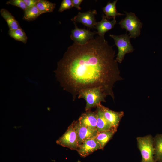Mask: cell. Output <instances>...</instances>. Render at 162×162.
<instances>
[{
	"instance_id": "obj_19",
	"label": "cell",
	"mask_w": 162,
	"mask_h": 162,
	"mask_svg": "<svg viewBox=\"0 0 162 162\" xmlns=\"http://www.w3.org/2000/svg\"><path fill=\"white\" fill-rule=\"evenodd\" d=\"M24 12L22 19L28 21H34L42 14L36 5L32 7L27 8Z\"/></svg>"
},
{
	"instance_id": "obj_18",
	"label": "cell",
	"mask_w": 162,
	"mask_h": 162,
	"mask_svg": "<svg viewBox=\"0 0 162 162\" xmlns=\"http://www.w3.org/2000/svg\"><path fill=\"white\" fill-rule=\"evenodd\" d=\"M155 160L162 162V134H157L154 138Z\"/></svg>"
},
{
	"instance_id": "obj_14",
	"label": "cell",
	"mask_w": 162,
	"mask_h": 162,
	"mask_svg": "<svg viewBox=\"0 0 162 162\" xmlns=\"http://www.w3.org/2000/svg\"><path fill=\"white\" fill-rule=\"evenodd\" d=\"M96 111L97 113L96 128L98 132L106 131L114 128L112 127L106 119L99 106L97 107Z\"/></svg>"
},
{
	"instance_id": "obj_5",
	"label": "cell",
	"mask_w": 162,
	"mask_h": 162,
	"mask_svg": "<svg viewBox=\"0 0 162 162\" xmlns=\"http://www.w3.org/2000/svg\"><path fill=\"white\" fill-rule=\"evenodd\" d=\"M110 36L114 39L118 49L116 59L118 63H121L126 54L132 52L134 50L130 42L131 38L126 33L119 35L110 34Z\"/></svg>"
},
{
	"instance_id": "obj_4",
	"label": "cell",
	"mask_w": 162,
	"mask_h": 162,
	"mask_svg": "<svg viewBox=\"0 0 162 162\" xmlns=\"http://www.w3.org/2000/svg\"><path fill=\"white\" fill-rule=\"evenodd\" d=\"M125 17L119 22L121 28L129 32L130 38H136L140 34L142 24L134 13L124 11Z\"/></svg>"
},
{
	"instance_id": "obj_11",
	"label": "cell",
	"mask_w": 162,
	"mask_h": 162,
	"mask_svg": "<svg viewBox=\"0 0 162 162\" xmlns=\"http://www.w3.org/2000/svg\"><path fill=\"white\" fill-rule=\"evenodd\" d=\"M99 106L104 116L112 127L117 129L121 119L124 115V112L112 110L103 106L101 104Z\"/></svg>"
},
{
	"instance_id": "obj_21",
	"label": "cell",
	"mask_w": 162,
	"mask_h": 162,
	"mask_svg": "<svg viewBox=\"0 0 162 162\" xmlns=\"http://www.w3.org/2000/svg\"><path fill=\"white\" fill-rule=\"evenodd\" d=\"M8 34L10 36L15 40L26 44L28 38L26 34L21 28L14 30H9Z\"/></svg>"
},
{
	"instance_id": "obj_20",
	"label": "cell",
	"mask_w": 162,
	"mask_h": 162,
	"mask_svg": "<svg viewBox=\"0 0 162 162\" xmlns=\"http://www.w3.org/2000/svg\"><path fill=\"white\" fill-rule=\"evenodd\" d=\"M36 6L39 10L43 14L53 12L56 8V4L47 0H39Z\"/></svg>"
},
{
	"instance_id": "obj_8",
	"label": "cell",
	"mask_w": 162,
	"mask_h": 162,
	"mask_svg": "<svg viewBox=\"0 0 162 162\" xmlns=\"http://www.w3.org/2000/svg\"><path fill=\"white\" fill-rule=\"evenodd\" d=\"M97 14L95 10L86 12H79L71 20L74 23H80L88 28H95L97 23L95 16Z\"/></svg>"
},
{
	"instance_id": "obj_24",
	"label": "cell",
	"mask_w": 162,
	"mask_h": 162,
	"mask_svg": "<svg viewBox=\"0 0 162 162\" xmlns=\"http://www.w3.org/2000/svg\"><path fill=\"white\" fill-rule=\"evenodd\" d=\"M27 8L32 7L36 5L39 0H23Z\"/></svg>"
},
{
	"instance_id": "obj_22",
	"label": "cell",
	"mask_w": 162,
	"mask_h": 162,
	"mask_svg": "<svg viewBox=\"0 0 162 162\" xmlns=\"http://www.w3.org/2000/svg\"><path fill=\"white\" fill-rule=\"evenodd\" d=\"M6 4L16 6L22 9L24 11L27 8L23 0H10L6 2Z\"/></svg>"
},
{
	"instance_id": "obj_1",
	"label": "cell",
	"mask_w": 162,
	"mask_h": 162,
	"mask_svg": "<svg viewBox=\"0 0 162 162\" xmlns=\"http://www.w3.org/2000/svg\"><path fill=\"white\" fill-rule=\"evenodd\" d=\"M115 54L113 46L99 35L83 44L74 42L57 63V80L73 100L81 90L96 87L114 100V84L123 80Z\"/></svg>"
},
{
	"instance_id": "obj_25",
	"label": "cell",
	"mask_w": 162,
	"mask_h": 162,
	"mask_svg": "<svg viewBox=\"0 0 162 162\" xmlns=\"http://www.w3.org/2000/svg\"><path fill=\"white\" fill-rule=\"evenodd\" d=\"M73 7H75L78 10L81 9L80 7V5L83 1V0H72Z\"/></svg>"
},
{
	"instance_id": "obj_23",
	"label": "cell",
	"mask_w": 162,
	"mask_h": 162,
	"mask_svg": "<svg viewBox=\"0 0 162 162\" xmlns=\"http://www.w3.org/2000/svg\"><path fill=\"white\" fill-rule=\"evenodd\" d=\"M73 7L72 0H63L58 11L61 12L65 10L71 8Z\"/></svg>"
},
{
	"instance_id": "obj_17",
	"label": "cell",
	"mask_w": 162,
	"mask_h": 162,
	"mask_svg": "<svg viewBox=\"0 0 162 162\" xmlns=\"http://www.w3.org/2000/svg\"><path fill=\"white\" fill-rule=\"evenodd\" d=\"M117 2V0L114 1L112 3L109 2L106 6L103 8V11L104 13L105 16L107 19L109 20L112 18L115 19L117 16L124 15V14L117 12L116 9V4Z\"/></svg>"
},
{
	"instance_id": "obj_3",
	"label": "cell",
	"mask_w": 162,
	"mask_h": 162,
	"mask_svg": "<svg viewBox=\"0 0 162 162\" xmlns=\"http://www.w3.org/2000/svg\"><path fill=\"white\" fill-rule=\"evenodd\" d=\"M138 146L142 156L141 162H155L154 139L150 135L137 138Z\"/></svg>"
},
{
	"instance_id": "obj_7",
	"label": "cell",
	"mask_w": 162,
	"mask_h": 162,
	"mask_svg": "<svg viewBox=\"0 0 162 162\" xmlns=\"http://www.w3.org/2000/svg\"><path fill=\"white\" fill-rule=\"evenodd\" d=\"M75 25V28L71 31L70 36V38L74 43L80 44H85L94 38L95 34H98L96 31L92 32L85 28H80L76 23Z\"/></svg>"
},
{
	"instance_id": "obj_12",
	"label": "cell",
	"mask_w": 162,
	"mask_h": 162,
	"mask_svg": "<svg viewBox=\"0 0 162 162\" xmlns=\"http://www.w3.org/2000/svg\"><path fill=\"white\" fill-rule=\"evenodd\" d=\"M77 121L82 126L97 129V113L96 111H92L90 110L82 113Z\"/></svg>"
},
{
	"instance_id": "obj_15",
	"label": "cell",
	"mask_w": 162,
	"mask_h": 162,
	"mask_svg": "<svg viewBox=\"0 0 162 162\" xmlns=\"http://www.w3.org/2000/svg\"><path fill=\"white\" fill-rule=\"evenodd\" d=\"M0 13L1 16L6 22L9 30H14L21 28L18 22L7 9H2L0 10Z\"/></svg>"
},
{
	"instance_id": "obj_9",
	"label": "cell",
	"mask_w": 162,
	"mask_h": 162,
	"mask_svg": "<svg viewBox=\"0 0 162 162\" xmlns=\"http://www.w3.org/2000/svg\"><path fill=\"white\" fill-rule=\"evenodd\" d=\"M99 149H101L100 145L94 138L84 141L80 145L77 151L81 157H85Z\"/></svg>"
},
{
	"instance_id": "obj_2",
	"label": "cell",
	"mask_w": 162,
	"mask_h": 162,
	"mask_svg": "<svg viewBox=\"0 0 162 162\" xmlns=\"http://www.w3.org/2000/svg\"><path fill=\"white\" fill-rule=\"evenodd\" d=\"M78 98L84 99L86 102V111L100 105L101 102H106L107 96L100 87L93 88L81 90L78 94Z\"/></svg>"
},
{
	"instance_id": "obj_10",
	"label": "cell",
	"mask_w": 162,
	"mask_h": 162,
	"mask_svg": "<svg viewBox=\"0 0 162 162\" xmlns=\"http://www.w3.org/2000/svg\"><path fill=\"white\" fill-rule=\"evenodd\" d=\"M72 123L77 133L79 145L87 139L95 138L98 132L97 129L82 126L77 121H74Z\"/></svg>"
},
{
	"instance_id": "obj_6",
	"label": "cell",
	"mask_w": 162,
	"mask_h": 162,
	"mask_svg": "<svg viewBox=\"0 0 162 162\" xmlns=\"http://www.w3.org/2000/svg\"><path fill=\"white\" fill-rule=\"evenodd\" d=\"M56 142L63 147H67L71 150H77L79 144L77 133L73 123Z\"/></svg>"
},
{
	"instance_id": "obj_13",
	"label": "cell",
	"mask_w": 162,
	"mask_h": 162,
	"mask_svg": "<svg viewBox=\"0 0 162 162\" xmlns=\"http://www.w3.org/2000/svg\"><path fill=\"white\" fill-rule=\"evenodd\" d=\"M116 23V21L115 19H113L112 20L110 21L103 14L102 20L97 22L95 28L97 30L98 35L104 38L105 33L113 28Z\"/></svg>"
},
{
	"instance_id": "obj_16",
	"label": "cell",
	"mask_w": 162,
	"mask_h": 162,
	"mask_svg": "<svg viewBox=\"0 0 162 162\" xmlns=\"http://www.w3.org/2000/svg\"><path fill=\"white\" fill-rule=\"evenodd\" d=\"M117 129L113 128L111 130L98 132L95 138L99 143L101 149H103L107 143L112 137Z\"/></svg>"
}]
</instances>
